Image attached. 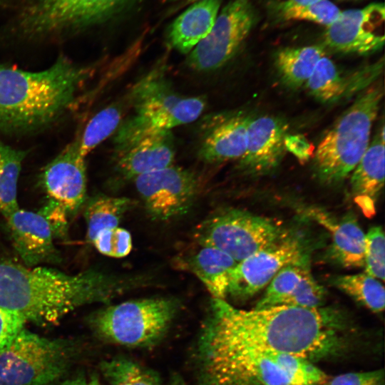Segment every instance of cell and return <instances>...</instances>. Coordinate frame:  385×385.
Returning a JSON list of instances; mask_svg holds the SVG:
<instances>
[{
  "mask_svg": "<svg viewBox=\"0 0 385 385\" xmlns=\"http://www.w3.org/2000/svg\"><path fill=\"white\" fill-rule=\"evenodd\" d=\"M376 72L361 71L346 77L324 55L317 63L305 86L317 100L323 103L334 102L369 85V82L374 80L373 73Z\"/></svg>",
  "mask_w": 385,
  "mask_h": 385,
  "instance_id": "obj_24",
  "label": "cell"
},
{
  "mask_svg": "<svg viewBox=\"0 0 385 385\" xmlns=\"http://www.w3.org/2000/svg\"><path fill=\"white\" fill-rule=\"evenodd\" d=\"M28 150L15 148L0 139V212L4 217L19 208L18 180Z\"/></svg>",
  "mask_w": 385,
  "mask_h": 385,
  "instance_id": "obj_29",
  "label": "cell"
},
{
  "mask_svg": "<svg viewBox=\"0 0 385 385\" xmlns=\"http://www.w3.org/2000/svg\"><path fill=\"white\" fill-rule=\"evenodd\" d=\"M91 243L101 254L113 258L124 257L132 250L130 232L118 226L101 231Z\"/></svg>",
  "mask_w": 385,
  "mask_h": 385,
  "instance_id": "obj_34",
  "label": "cell"
},
{
  "mask_svg": "<svg viewBox=\"0 0 385 385\" xmlns=\"http://www.w3.org/2000/svg\"><path fill=\"white\" fill-rule=\"evenodd\" d=\"M130 106L129 96L125 100L113 103L92 117L82 134L76 138L80 154L86 155L115 133L120 125L125 108Z\"/></svg>",
  "mask_w": 385,
  "mask_h": 385,
  "instance_id": "obj_27",
  "label": "cell"
},
{
  "mask_svg": "<svg viewBox=\"0 0 385 385\" xmlns=\"http://www.w3.org/2000/svg\"><path fill=\"white\" fill-rule=\"evenodd\" d=\"M132 0H27L15 31L29 39L61 38L101 24Z\"/></svg>",
  "mask_w": 385,
  "mask_h": 385,
  "instance_id": "obj_8",
  "label": "cell"
},
{
  "mask_svg": "<svg viewBox=\"0 0 385 385\" xmlns=\"http://www.w3.org/2000/svg\"><path fill=\"white\" fill-rule=\"evenodd\" d=\"M287 233L270 218L229 208L215 212L202 221L193 237L199 245L217 248L239 262Z\"/></svg>",
  "mask_w": 385,
  "mask_h": 385,
  "instance_id": "obj_9",
  "label": "cell"
},
{
  "mask_svg": "<svg viewBox=\"0 0 385 385\" xmlns=\"http://www.w3.org/2000/svg\"><path fill=\"white\" fill-rule=\"evenodd\" d=\"M331 283L373 312L384 311L385 291L382 282L367 273L336 276Z\"/></svg>",
  "mask_w": 385,
  "mask_h": 385,
  "instance_id": "obj_30",
  "label": "cell"
},
{
  "mask_svg": "<svg viewBox=\"0 0 385 385\" xmlns=\"http://www.w3.org/2000/svg\"><path fill=\"white\" fill-rule=\"evenodd\" d=\"M134 115L153 127L170 130L197 120L203 112V96L177 93L161 71L155 70L135 85L128 93Z\"/></svg>",
  "mask_w": 385,
  "mask_h": 385,
  "instance_id": "obj_11",
  "label": "cell"
},
{
  "mask_svg": "<svg viewBox=\"0 0 385 385\" xmlns=\"http://www.w3.org/2000/svg\"><path fill=\"white\" fill-rule=\"evenodd\" d=\"M250 117L242 112L210 116L201 126L198 155L205 163L240 160L247 146Z\"/></svg>",
  "mask_w": 385,
  "mask_h": 385,
  "instance_id": "obj_18",
  "label": "cell"
},
{
  "mask_svg": "<svg viewBox=\"0 0 385 385\" xmlns=\"http://www.w3.org/2000/svg\"><path fill=\"white\" fill-rule=\"evenodd\" d=\"M326 291L313 277L310 257L282 267L267 286L257 309L273 306L318 308L324 306Z\"/></svg>",
  "mask_w": 385,
  "mask_h": 385,
  "instance_id": "obj_17",
  "label": "cell"
},
{
  "mask_svg": "<svg viewBox=\"0 0 385 385\" xmlns=\"http://www.w3.org/2000/svg\"><path fill=\"white\" fill-rule=\"evenodd\" d=\"M272 8L274 14L282 20L308 21L326 26L334 23L342 13L329 0L308 4H294L279 0Z\"/></svg>",
  "mask_w": 385,
  "mask_h": 385,
  "instance_id": "obj_32",
  "label": "cell"
},
{
  "mask_svg": "<svg viewBox=\"0 0 385 385\" xmlns=\"http://www.w3.org/2000/svg\"><path fill=\"white\" fill-rule=\"evenodd\" d=\"M133 180L149 217L160 222L187 214L200 188L195 173L174 165L139 175Z\"/></svg>",
  "mask_w": 385,
  "mask_h": 385,
  "instance_id": "obj_13",
  "label": "cell"
},
{
  "mask_svg": "<svg viewBox=\"0 0 385 385\" xmlns=\"http://www.w3.org/2000/svg\"><path fill=\"white\" fill-rule=\"evenodd\" d=\"M287 130V124L278 117H250L246 150L240 160L242 168L254 174H263L274 169L286 150Z\"/></svg>",
  "mask_w": 385,
  "mask_h": 385,
  "instance_id": "obj_20",
  "label": "cell"
},
{
  "mask_svg": "<svg viewBox=\"0 0 385 385\" xmlns=\"http://www.w3.org/2000/svg\"><path fill=\"white\" fill-rule=\"evenodd\" d=\"M5 219L14 248L26 265L34 267L57 259L54 246L56 235L40 211L36 212L19 207Z\"/></svg>",
  "mask_w": 385,
  "mask_h": 385,
  "instance_id": "obj_19",
  "label": "cell"
},
{
  "mask_svg": "<svg viewBox=\"0 0 385 385\" xmlns=\"http://www.w3.org/2000/svg\"><path fill=\"white\" fill-rule=\"evenodd\" d=\"M77 138L67 145L43 169L41 181L48 198L68 216L81 208L86 195V166Z\"/></svg>",
  "mask_w": 385,
  "mask_h": 385,
  "instance_id": "obj_16",
  "label": "cell"
},
{
  "mask_svg": "<svg viewBox=\"0 0 385 385\" xmlns=\"http://www.w3.org/2000/svg\"><path fill=\"white\" fill-rule=\"evenodd\" d=\"M222 0L194 1L171 23L168 31L169 45L188 54L209 34L219 14Z\"/></svg>",
  "mask_w": 385,
  "mask_h": 385,
  "instance_id": "obj_23",
  "label": "cell"
},
{
  "mask_svg": "<svg viewBox=\"0 0 385 385\" xmlns=\"http://www.w3.org/2000/svg\"><path fill=\"white\" fill-rule=\"evenodd\" d=\"M285 149L300 161H306L311 156L313 147L300 135H287L284 138Z\"/></svg>",
  "mask_w": 385,
  "mask_h": 385,
  "instance_id": "obj_37",
  "label": "cell"
},
{
  "mask_svg": "<svg viewBox=\"0 0 385 385\" xmlns=\"http://www.w3.org/2000/svg\"><path fill=\"white\" fill-rule=\"evenodd\" d=\"M364 272L384 281L385 272V237L381 226H374L365 234Z\"/></svg>",
  "mask_w": 385,
  "mask_h": 385,
  "instance_id": "obj_33",
  "label": "cell"
},
{
  "mask_svg": "<svg viewBox=\"0 0 385 385\" xmlns=\"http://www.w3.org/2000/svg\"><path fill=\"white\" fill-rule=\"evenodd\" d=\"M384 185V128L369 143L351 172L353 200L365 217L376 214V204Z\"/></svg>",
  "mask_w": 385,
  "mask_h": 385,
  "instance_id": "obj_22",
  "label": "cell"
},
{
  "mask_svg": "<svg viewBox=\"0 0 385 385\" xmlns=\"http://www.w3.org/2000/svg\"><path fill=\"white\" fill-rule=\"evenodd\" d=\"M255 22L249 0H233L219 11L209 34L188 53L187 65L207 72L221 68L235 54Z\"/></svg>",
  "mask_w": 385,
  "mask_h": 385,
  "instance_id": "obj_12",
  "label": "cell"
},
{
  "mask_svg": "<svg viewBox=\"0 0 385 385\" xmlns=\"http://www.w3.org/2000/svg\"><path fill=\"white\" fill-rule=\"evenodd\" d=\"M168 385H186V384L179 375L175 374Z\"/></svg>",
  "mask_w": 385,
  "mask_h": 385,
  "instance_id": "obj_39",
  "label": "cell"
},
{
  "mask_svg": "<svg viewBox=\"0 0 385 385\" xmlns=\"http://www.w3.org/2000/svg\"><path fill=\"white\" fill-rule=\"evenodd\" d=\"M88 381L83 376H77L62 381H56L49 385H87Z\"/></svg>",
  "mask_w": 385,
  "mask_h": 385,
  "instance_id": "obj_38",
  "label": "cell"
},
{
  "mask_svg": "<svg viewBox=\"0 0 385 385\" xmlns=\"http://www.w3.org/2000/svg\"><path fill=\"white\" fill-rule=\"evenodd\" d=\"M134 202L125 197L99 195L93 198L85 210L87 239L91 242L101 231L118 227Z\"/></svg>",
  "mask_w": 385,
  "mask_h": 385,
  "instance_id": "obj_28",
  "label": "cell"
},
{
  "mask_svg": "<svg viewBox=\"0 0 385 385\" xmlns=\"http://www.w3.org/2000/svg\"><path fill=\"white\" fill-rule=\"evenodd\" d=\"M87 385H100V383L98 382L97 379L93 378L89 381H88Z\"/></svg>",
  "mask_w": 385,
  "mask_h": 385,
  "instance_id": "obj_41",
  "label": "cell"
},
{
  "mask_svg": "<svg viewBox=\"0 0 385 385\" xmlns=\"http://www.w3.org/2000/svg\"><path fill=\"white\" fill-rule=\"evenodd\" d=\"M344 322L339 312L323 307L245 310L212 298L197 347L270 351L312 361L341 350Z\"/></svg>",
  "mask_w": 385,
  "mask_h": 385,
  "instance_id": "obj_1",
  "label": "cell"
},
{
  "mask_svg": "<svg viewBox=\"0 0 385 385\" xmlns=\"http://www.w3.org/2000/svg\"><path fill=\"white\" fill-rule=\"evenodd\" d=\"M309 257L303 238L287 233L272 245L237 262L230 274L227 297L245 302L267 287L282 267Z\"/></svg>",
  "mask_w": 385,
  "mask_h": 385,
  "instance_id": "obj_14",
  "label": "cell"
},
{
  "mask_svg": "<svg viewBox=\"0 0 385 385\" xmlns=\"http://www.w3.org/2000/svg\"><path fill=\"white\" fill-rule=\"evenodd\" d=\"M197 385H323L326 374L293 354L196 348Z\"/></svg>",
  "mask_w": 385,
  "mask_h": 385,
  "instance_id": "obj_4",
  "label": "cell"
},
{
  "mask_svg": "<svg viewBox=\"0 0 385 385\" xmlns=\"http://www.w3.org/2000/svg\"><path fill=\"white\" fill-rule=\"evenodd\" d=\"M180 308V301L174 297H152L105 307L90 322L96 334L107 342L146 348L163 339Z\"/></svg>",
  "mask_w": 385,
  "mask_h": 385,
  "instance_id": "obj_6",
  "label": "cell"
},
{
  "mask_svg": "<svg viewBox=\"0 0 385 385\" xmlns=\"http://www.w3.org/2000/svg\"><path fill=\"white\" fill-rule=\"evenodd\" d=\"M71 342L49 339L24 327L0 349V385H49L68 370L75 356Z\"/></svg>",
  "mask_w": 385,
  "mask_h": 385,
  "instance_id": "obj_7",
  "label": "cell"
},
{
  "mask_svg": "<svg viewBox=\"0 0 385 385\" xmlns=\"http://www.w3.org/2000/svg\"><path fill=\"white\" fill-rule=\"evenodd\" d=\"M26 322L19 315L0 307V349L24 327Z\"/></svg>",
  "mask_w": 385,
  "mask_h": 385,
  "instance_id": "obj_36",
  "label": "cell"
},
{
  "mask_svg": "<svg viewBox=\"0 0 385 385\" xmlns=\"http://www.w3.org/2000/svg\"><path fill=\"white\" fill-rule=\"evenodd\" d=\"M178 1H183V0H178ZM183 1L194 2V1H198V0H183Z\"/></svg>",
  "mask_w": 385,
  "mask_h": 385,
  "instance_id": "obj_42",
  "label": "cell"
},
{
  "mask_svg": "<svg viewBox=\"0 0 385 385\" xmlns=\"http://www.w3.org/2000/svg\"><path fill=\"white\" fill-rule=\"evenodd\" d=\"M91 71L63 55L38 71L0 65V133L31 134L60 121L76 105Z\"/></svg>",
  "mask_w": 385,
  "mask_h": 385,
  "instance_id": "obj_3",
  "label": "cell"
},
{
  "mask_svg": "<svg viewBox=\"0 0 385 385\" xmlns=\"http://www.w3.org/2000/svg\"><path fill=\"white\" fill-rule=\"evenodd\" d=\"M101 372L111 385H160L153 370L123 356L103 361Z\"/></svg>",
  "mask_w": 385,
  "mask_h": 385,
  "instance_id": "obj_31",
  "label": "cell"
},
{
  "mask_svg": "<svg viewBox=\"0 0 385 385\" xmlns=\"http://www.w3.org/2000/svg\"><path fill=\"white\" fill-rule=\"evenodd\" d=\"M384 22L383 3L342 11L339 18L327 26L324 42L329 48L342 53H374L384 46Z\"/></svg>",
  "mask_w": 385,
  "mask_h": 385,
  "instance_id": "obj_15",
  "label": "cell"
},
{
  "mask_svg": "<svg viewBox=\"0 0 385 385\" xmlns=\"http://www.w3.org/2000/svg\"><path fill=\"white\" fill-rule=\"evenodd\" d=\"M164 1H168V2H171V1H176L178 0H163Z\"/></svg>",
  "mask_w": 385,
  "mask_h": 385,
  "instance_id": "obj_43",
  "label": "cell"
},
{
  "mask_svg": "<svg viewBox=\"0 0 385 385\" xmlns=\"http://www.w3.org/2000/svg\"><path fill=\"white\" fill-rule=\"evenodd\" d=\"M200 247L197 251L180 260V265L204 284L212 298L225 299L230 274L237 262L217 248Z\"/></svg>",
  "mask_w": 385,
  "mask_h": 385,
  "instance_id": "obj_25",
  "label": "cell"
},
{
  "mask_svg": "<svg viewBox=\"0 0 385 385\" xmlns=\"http://www.w3.org/2000/svg\"><path fill=\"white\" fill-rule=\"evenodd\" d=\"M325 55L319 45L287 47L277 51L275 64L283 82L290 88L305 86L317 63Z\"/></svg>",
  "mask_w": 385,
  "mask_h": 385,
  "instance_id": "obj_26",
  "label": "cell"
},
{
  "mask_svg": "<svg viewBox=\"0 0 385 385\" xmlns=\"http://www.w3.org/2000/svg\"><path fill=\"white\" fill-rule=\"evenodd\" d=\"M383 88L371 86L338 118L318 145L314 158L318 178L326 184L346 179L355 168L369 145Z\"/></svg>",
  "mask_w": 385,
  "mask_h": 385,
  "instance_id": "obj_5",
  "label": "cell"
},
{
  "mask_svg": "<svg viewBox=\"0 0 385 385\" xmlns=\"http://www.w3.org/2000/svg\"><path fill=\"white\" fill-rule=\"evenodd\" d=\"M325 385H385L383 369L349 372L327 380ZM324 385V384H323Z\"/></svg>",
  "mask_w": 385,
  "mask_h": 385,
  "instance_id": "obj_35",
  "label": "cell"
},
{
  "mask_svg": "<svg viewBox=\"0 0 385 385\" xmlns=\"http://www.w3.org/2000/svg\"><path fill=\"white\" fill-rule=\"evenodd\" d=\"M153 282L151 276L141 274L89 270L68 274L48 267L0 262V307L26 322L49 326L81 306L108 303Z\"/></svg>",
  "mask_w": 385,
  "mask_h": 385,
  "instance_id": "obj_2",
  "label": "cell"
},
{
  "mask_svg": "<svg viewBox=\"0 0 385 385\" xmlns=\"http://www.w3.org/2000/svg\"><path fill=\"white\" fill-rule=\"evenodd\" d=\"M285 1H287L291 4H312L317 1H319L320 0H283Z\"/></svg>",
  "mask_w": 385,
  "mask_h": 385,
  "instance_id": "obj_40",
  "label": "cell"
},
{
  "mask_svg": "<svg viewBox=\"0 0 385 385\" xmlns=\"http://www.w3.org/2000/svg\"><path fill=\"white\" fill-rule=\"evenodd\" d=\"M115 132L113 159L123 178L133 180L173 165L175 148L170 130L153 127L133 116Z\"/></svg>",
  "mask_w": 385,
  "mask_h": 385,
  "instance_id": "obj_10",
  "label": "cell"
},
{
  "mask_svg": "<svg viewBox=\"0 0 385 385\" xmlns=\"http://www.w3.org/2000/svg\"><path fill=\"white\" fill-rule=\"evenodd\" d=\"M306 213L329 232L331 244L328 256L330 260L344 268L364 267L365 233L353 215L347 214L337 220L317 207L307 209Z\"/></svg>",
  "mask_w": 385,
  "mask_h": 385,
  "instance_id": "obj_21",
  "label": "cell"
}]
</instances>
